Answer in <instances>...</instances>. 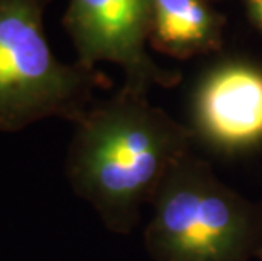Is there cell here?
I'll return each instance as SVG.
<instances>
[{"instance_id":"obj_1","label":"cell","mask_w":262,"mask_h":261,"mask_svg":"<svg viewBox=\"0 0 262 261\" xmlns=\"http://www.w3.org/2000/svg\"><path fill=\"white\" fill-rule=\"evenodd\" d=\"M66 175L108 231L130 234L169 171L193 151L188 124L122 85L75 122Z\"/></svg>"},{"instance_id":"obj_2","label":"cell","mask_w":262,"mask_h":261,"mask_svg":"<svg viewBox=\"0 0 262 261\" xmlns=\"http://www.w3.org/2000/svg\"><path fill=\"white\" fill-rule=\"evenodd\" d=\"M144 246L152 261H254L262 254V198L222 182L191 151L152 200Z\"/></svg>"},{"instance_id":"obj_3","label":"cell","mask_w":262,"mask_h":261,"mask_svg":"<svg viewBox=\"0 0 262 261\" xmlns=\"http://www.w3.org/2000/svg\"><path fill=\"white\" fill-rule=\"evenodd\" d=\"M51 0H0V131L15 132L48 117L78 122L97 90L112 80L103 71L59 61L44 34Z\"/></svg>"},{"instance_id":"obj_4","label":"cell","mask_w":262,"mask_h":261,"mask_svg":"<svg viewBox=\"0 0 262 261\" xmlns=\"http://www.w3.org/2000/svg\"><path fill=\"white\" fill-rule=\"evenodd\" d=\"M63 27L76 51V61L97 68L107 61L124 71V87L149 93L181 82L178 71L166 70L149 53L152 29L150 0H70Z\"/></svg>"},{"instance_id":"obj_5","label":"cell","mask_w":262,"mask_h":261,"mask_svg":"<svg viewBox=\"0 0 262 261\" xmlns=\"http://www.w3.org/2000/svg\"><path fill=\"white\" fill-rule=\"evenodd\" d=\"M194 144L225 158L262 151V63L225 56L198 76L189 97Z\"/></svg>"},{"instance_id":"obj_6","label":"cell","mask_w":262,"mask_h":261,"mask_svg":"<svg viewBox=\"0 0 262 261\" xmlns=\"http://www.w3.org/2000/svg\"><path fill=\"white\" fill-rule=\"evenodd\" d=\"M152 29L149 48L176 59L220 51L225 15L210 0H150Z\"/></svg>"},{"instance_id":"obj_7","label":"cell","mask_w":262,"mask_h":261,"mask_svg":"<svg viewBox=\"0 0 262 261\" xmlns=\"http://www.w3.org/2000/svg\"><path fill=\"white\" fill-rule=\"evenodd\" d=\"M245 17L262 36V0H242Z\"/></svg>"},{"instance_id":"obj_8","label":"cell","mask_w":262,"mask_h":261,"mask_svg":"<svg viewBox=\"0 0 262 261\" xmlns=\"http://www.w3.org/2000/svg\"><path fill=\"white\" fill-rule=\"evenodd\" d=\"M259 261H262V254H260V258H259Z\"/></svg>"},{"instance_id":"obj_9","label":"cell","mask_w":262,"mask_h":261,"mask_svg":"<svg viewBox=\"0 0 262 261\" xmlns=\"http://www.w3.org/2000/svg\"><path fill=\"white\" fill-rule=\"evenodd\" d=\"M210 2H211V0H210Z\"/></svg>"}]
</instances>
